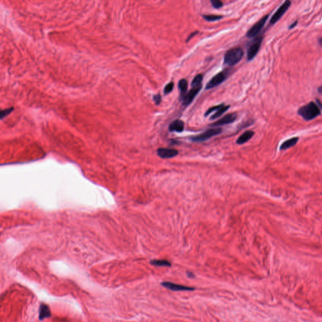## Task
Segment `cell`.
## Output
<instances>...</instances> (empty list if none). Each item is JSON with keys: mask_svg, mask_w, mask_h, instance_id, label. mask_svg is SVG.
Segmentation results:
<instances>
[{"mask_svg": "<svg viewBox=\"0 0 322 322\" xmlns=\"http://www.w3.org/2000/svg\"><path fill=\"white\" fill-rule=\"evenodd\" d=\"M298 114L304 120H312L321 115V109L313 101L301 106L298 111Z\"/></svg>", "mask_w": 322, "mask_h": 322, "instance_id": "6da1fadb", "label": "cell"}, {"mask_svg": "<svg viewBox=\"0 0 322 322\" xmlns=\"http://www.w3.org/2000/svg\"><path fill=\"white\" fill-rule=\"evenodd\" d=\"M244 54V51L241 47H238L232 48L225 53L223 62L227 66H233L241 60Z\"/></svg>", "mask_w": 322, "mask_h": 322, "instance_id": "7a4b0ae2", "label": "cell"}, {"mask_svg": "<svg viewBox=\"0 0 322 322\" xmlns=\"http://www.w3.org/2000/svg\"><path fill=\"white\" fill-rule=\"evenodd\" d=\"M229 76V71L228 69H225L218 72L208 82V83L206 85L205 89L209 90L219 86L220 85L223 83L225 80L228 78Z\"/></svg>", "mask_w": 322, "mask_h": 322, "instance_id": "3957f363", "label": "cell"}, {"mask_svg": "<svg viewBox=\"0 0 322 322\" xmlns=\"http://www.w3.org/2000/svg\"><path fill=\"white\" fill-rule=\"evenodd\" d=\"M222 128H210L204 132L203 133L191 137V140L195 142H201L208 140L215 135H218L222 132Z\"/></svg>", "mask_w": 322, "mask_h": 322, "instance_id": "277c9868", "label": "cell"}, {"mask_svg": "<svg viewBox=\"0 0 322 322\" xmlns=\"http://www.w3.org/2000/svg\"><path fill=\"white\" fill-rule=\"evenodd\" d=\"M262 40L263 37L262 36L257 37L253 40V42L249 47L247 53V58L249 61H250L252 59H254L255 57L257 56V54H258L261 49V45Z\"/></svg>", "mask_w": 322, "mask_h": 322, "instance_id": "5b68a950", "label": "cell"}, {"mask_svg": "<svg viewBox=\"0 0 322 322\" xmlns=\"http://www.w3.org/2000/svg\"><path fill=\"white\" fill-rule=\"evenodd\" d=\"M269 17V14H267L261 19L256 23H255L247 31L246 34V37L248 38H253L256 37L258 35L260 31L262 30V28L265 25L267 20Z\"/></svg>", "mask_w": 322, "mask_h": 322, "instance_id": "8992f818", "label": "cell"}, {"mask_svg": "<svg viewBox=\"0 0 322 322\" xmlns=\"http://www.w3.org/2000/svg\"><path fill=\"white\" fill-rule=\"evenodd\" d=\"M291 5V1H286L283 4H282L280 7L277 10V11L275 12V13L273 14L272 18L270 20V25H275L276 22H278L283 16L286 13V12L287 11V10L289 8V7Z\"/></svg>", "mask_w": 322, "mask_h": 322, "instance_id": "52a82bcc", "label": "cell"}, {"mask_svg": "<svg viewBox=\"0 0 322 322\" xmlns=\"http://www.w3.org/2000/svg\"><path fill=\"white\" fill-rule=\"evenodd\" d=\"M202 88V85L192 86V88L183 97L181 98L183 101V105L185 106L190 105L192 101L194 100L197 94L200 93Z\"/></svg>", "mask_w": 322, "mask_h": 322, "instance_id": "ba28073f", "label": "cell"}, {"mask_svg": "<svg viewBox=\"0 0 322 322\" xmlns=\"http://www.w3.org/2000/svg\"><path fill=\"white\" fill-rule=\"evenodd\" d=\"M237 118V114L236 113H230V114H228L225 115L224 117H223L221 118L218 120V121L212 123L210 126L213 127L223 126L225 125H228L233 123L235 120Z\"/></svg>", "mask_w": 322, "mask_h": 322, "instance_id": "9c48e42d", "label": "cell"}, {"mask_svg": "<svg viewBox=\"0 0 322 322\" xmlns=\"http://www.w3.org/2000/svg\"><path fill=\"white\" fill-rule=\"evenodd\" d=\"M161 284H162L164 287L169 289H170V290H172V291H192L195 289V288L191 287L186 286H183V285H181V284H175V283H172L171 282H167V281L163 282Z\"/></svg>", "mask_w": 322, "mask_h": 322, "instance_id": "30bf717a", "label": "cell"}, {"mask_svg": "<svg viewBox=\"0 0 322 322\" xmlns=\"http://www.w3.org/2000/svg\"><path fill=\"white\" fill-rule=\"evenodd\" d=\"M158 155L163 159H170L175 157L178 154V151L174 149L160 148L157 150Z\"/></svg>", "mask_w": 322, "mask_h": 322, "instance_id": "8fae6325", "label": "cell"}, {"mask_svg": "<svg viewBox=\"0 0 322 322\" xmlns=\"http://www.w3.org/2000/svg\"><path fill=\"white\" fill-rule=\"evenodd\" d=\"M169 128L171 132H182L184 128V123L181 120H175L170 124Z\"/></svg>", "mask_w": 322, "mask_h": 322, "instance_id": "7c38bea8", "label": "cell"}, {"mask_svg": "<svg viewBox=\"0 0 322 322\" xmlns=\"http://www.w3.org/2000/svg\"><path fill=\"white\" fill-rule=\"evenodd\" d=\"M254 134H255L254 132H253L252 130L246 131L238 138V139L236 141V143L237 144L241 145V144H244V143L247 142L249 140H250L253 137V136L254 135Z\"/></svg>", "mask_w": 322, "mask_h": 322, "instance_id": "4fadbf2b", "label": "cell"}, {"mask_svg": "<svg viewBox=\"0 0 322 322\" xmlns=\"http://www.w3.org/2000/svg\"><path fill=\"white\" fill-rule=\"evenodd\" d=\"M298 140H299V138L296 137H293L291 138H289V139L284 141L281 144V146H280V149L281 150H285V149L290 148L291 147H293L297 143Z\"/></svg>", "mask_w": 322, "mask_h": 322, "instance_id": "5bb4252c", "label": "cell"}, {"mask_svg": "<svg viewBox=\"0 0 322 322\" xmlns=\"http://www.w3.org/2000/svg\"><path fill=\"white\" fill-rule=\"evenodd\" d=\"M230 108V105H225L223 103L221 106L220 108H219L216 111L215 114L210 117L211 120H215L220 117H221L222 115H223L225 112H226L229 108Z\"/></svg>", "mask_w": 322, "mask_h": 322, "instance_id": "9a60e30c", "label": "cell"}, {"mask_svg": "<svg viewBox=\"0 0 322 322\" xmlns=\"http://www.w3.org/2000/svg\"><path fill=\"white\" fill-rule=\"evenodd\" d=\"M51 315L50 309L47 305L42 304L40 308V318L41 320L49 317Z\"/></svg>", "mask_w": 322, "mask_h": 322, "instance_id": "2e32d148", "label": "cell"}, {"mask_svg": "<svg viewBox=\"0 0 322 322\" xmlns=\"http://www.w3.org/2000/svg\"><path fill=\"white\" fill-rule=\"evenodd\" d=\"M178 87L181 93V98L187 93L188 89V81L185 79H181L178 83Z\"/></svg>", "mask_w": 322, "mask_h": 322, "instance_id": "e0dca14e", "label": "cell"}, {"mask_svg": "<svg viewBox=\"0 0 322 322\" xmlns=\"http://www.w3.org/2000/svg\"><path fill=\"white\" fill-rule=\"evenodd\" d=\"M151 264L152 265L159 267H169L171 266V264L169 261L167 260H152L151 261Z\"/></svg>", "mask_w": 322, "mask_h": 322, "instance_id": "ac0fdd59", "label": "cell"}, {"mask_svg": "<svg viewBox=\"0 0 322 322\" xmlns=\"http://www.w3.org/2000/svg\"><path fill=\"white\" fill-rule=\"evenodd\" d=\"M202 17L207 22H216L223 18L221 15L216 14H203Z\"/></svg>", "mask_w": 322, "mask_h": 322, "instance_id": "d6986e66", "label": "cell"}, {"mask_svg": "<svg viewBox=\"0 0 322 322\" xmlns=\"http://www.w3.org/2000/svg\"><path fill=\"white\" fill-rule=\"evenodd\" d=\"M203 79V76L202 74H199L196 75L194 79H192V83H191V86H200L202 85V81Z\"/></svg>", "mask_w": 322, "mask_h": 322, "instance_id": "ffe728a7", "label": "cell"}, {"mask_svg": "<svg viewBox=\"0 0 322 322\" xmlns=\"http://www.w3.org/2000/svg\"><path fill=\"white\" fill-rule=\"evenodd\" d=\"M14 108L13 107L5 109H0V120H2L4 118H5L6 116H8L13 111Z\"/></svg>", "mask_w": 322, "mask_h": 322, "instance_id": "44dd1931", "label": "cell"}, {"mask_svg": "<svg viewBox=\"0 0 322 322\" xmlns=\"http://www.w3.org/2000/svg\"><path fill=\"white\" fill-rule=\"evenodd\" d=\"M210 2L212 6L215 9H220L223 6V3L220 0H211Z\"/></svg>", "mask_w": 322, "mask_h": 322, "instance_id": "7402d4cb", "label": "cell"}, {"mask_svg": "<svg viewBox=\"0 0 322 322\" xmlns=\"http://www.w3.org/2000/svg\"><path fill=\"white\" fill-rule=\"evenodd\" d=\"M223 103L220 104V105H216V106H212L211 108H209L204 114V117H208L209 115H210L212 112L213 111H216L219 108L221 107V106L222 105Z\"/></svg>", "mask_w": 322, "mask_h": 322, "instance_id": "603a6c76", "label": "cell"}, {"mask_svg": "<svg viewBox=\"0 0 322 322\" xmlns=\"http://www.w3.org/2000/svg\"><path fill=\"white\" fill-rule=\"evenodd\" d=\"M174 83H173L172 82H171L170 83L167 84V85L166 86V87L164 88V93H165L166 94L170 93L172 91V89H173V88H174Z\"/></svg>", "mask_w": 322, "mask_h": 322, "instance_id": "cb8c5ba5", "label": "cell"}, {"mask_svg": "<svg viewBox=\"0 0 322 322\" xmlns=\"http://www.w3.org/2000/svg\"><path fill=\"white\" fill-rule=\"evenodd\" d=\"M154 100L156 105H159L161 101V97L160 94H157L154 96Z\"/></svg>", "mask_w": 322, "mask_h": 322, "instance_id": "d4e9b609", "label": "cell"}, {"mask_svg": "<svg viewBox=\"0 0 322 322\" xmlns=\"http://www.w3.org/2000/svg\"><path fill=\"white\" fill-rule=\"evenodd\" d=\"M298 23V20H296L295 22H294L293 23H291L290 25L289 26V28H289V30H291V29L294 28L295 27L297 26Z\"/></svg>", "mask_w": 322, "mask_h": 322, "instance_id": "484cf974", "label": "cell"}, {"mask_svg": "<svg viewBox=\"0 0 322 322\" xmlns=\"http://www.w3.org/2000/svg\"><path fill=\"white\" fill-rule=\"evenodd\" d=\"M198 34V31H195V32H193V33H192V34H191L188 37V38L187 39V41H186V42H188L191 39H192L193 37H194L195 35H196Z\"/></svg>", "mask_w": 322, "mask_h": 322, "instance_id": "4316f807", "label": "cell"}, {"mask_svg": "<svg viewBox=\"0 0 322 322\" xmlns=\"http://www.w3.org/2000/svg\"><path fill=\"white\" fill-rule=\"evenodd\" d=\"M318 92H319L320 94L321 93V86L319 87V88H318Z\"/></svg>", "mask_w": 322, "mask_h": 322, "instance_id": "83f0119b", "label": "cell"}]
</instances>
